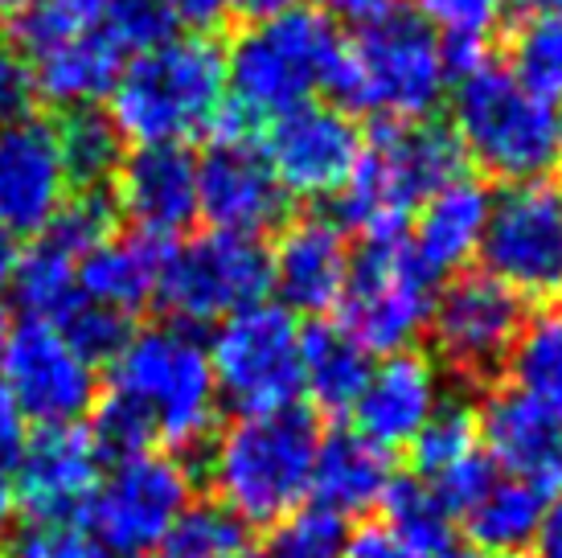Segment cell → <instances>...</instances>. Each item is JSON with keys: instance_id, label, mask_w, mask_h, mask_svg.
<instances>
[{"instance_id": "1", "label": "cell", "mask_w": 562, "mask_h": 558, "mask_svg": "<svg viewBox=\"0 0 562 558\" xmlns=\"http://www.w3.org/2000/svg\"><path fill=\"white\" fill-rule=\"evenodd\" d=\"M345 37L337 21L316 9H292L271 21H255L226 49V103L214 120V136L259 140L271 120L316 103L333 91Z\"/></svg>"}, {"instance_id": "2", "label": "cell", "mask_w": 562, "mask_h": 558, "mask_svg": "<svg viewBox=\"0 0 562 558\" xmlns=\"http://www.w3.org/2000/svg\"><path fill=\"white\" fill-rule=\"evenodd\" d=\"M452 82L443 33L415 9L391 4L378 16L358 21L345 42L333 78V99L341 111L378 115V124L431 120Z\"/></svg>"}, {"instance_id": "3", "label": "cell", "mask_w": 562, "mask_h": 558, "mask_svg": "<svg viewBox=\"0 0 562 558\" xmlns=\"http://www.w3.org/2000/svg\"><path fill=\"white\" fill-rule=\"evenodd\" d=\"M321 423L304 406L238 415L205 448V481L243 526H280L308 501Z\"/></svg>"}, {"instance_id": "4", "label": "cell", "mask_w": 562, "mask_h": 558, "mask_svg": "<svg viewBox=\"0 0 562 558\" xmlns=\"http://www.w3.org/2000/svg\"><path fill=\"white\" fill-rule=\"evenodd\" d=\"M226 103V54L205 33H172L124 63L111 120L132 144H189Z\"/></svg>"}, {"instance_id": "5", "label": "cell", "mask_w": 562, "mask_h": 558, "mask_svg": "<svg viewBox=\"0 0 562 558\" xmlns=\"http://www.w3.org/2000/svg\"><path fill=\"white\" fill-rule=\"evenodd\" d=\"M469 156L452 124L443 120H406L378 124L361 140V156L345 189L337 193V222L345 231L398 234L436 189L460 181Z\"/></svg>"}, {"instance_id": "6", "label": "cell", "mask_w": 562, "mask_h": 558, "mask_svg": "<svg viewBox=\"0 0 562 558\" xmlns=\"http://www.w3.org/2000/svg\"><path fill=\"white\" fill-rule=\"evenodd\" d=\"M452 132L476 169L497 181H533L562 165V111L505 63L481 58L456 75Z\"/></svg>"}, {"instance_id": "7", "label": "cell", "mask_w": 562, "mask_h": 558, "mask_svg": "<svg viewBox=\"0 0 562 558\" xmlns=\"http://www.w3.org/2000/svg\"><path fill=\"white\" fill-rule=\"evenodd\" d=\"M148 415L157 439L177 456L210 448L218 427V387L210 370V354L198 333L186 325L132 328V337L111 361V387Z\"/></svg>"}, {"instance_id": "8", "label": "cell", "mask_w": 562, "mask_h": 558, "mask_svg": "<svg viewBox=\"0 0 562 558\" xmlns=\"http://www.w3.org/2000/svg\"><path fill=\"white\" fill-rule=\"evenodd\" d=\"M436 283L427 267L415 259L406 234H370L349 259L341 288V321L337 325L366 354H398L427 333V316L436 304Z\"/></svg>"}, {"instance_id": "9", "label": "cell", "mask_w": 562, "mask_h": 558, "mask_svg": "<svg viewBox=\"0 0 562 558\" xmlns=\"http://www.w3.org/2000/svg\"><path fill=\"white\" fill-rule=\"evenodd\" d=\"M300 328L296 312L283 304H250V309L226 316L214 325L210 342V370L218 387V403L235 406L238 415H267L296 406L304 394V370H300Z\"/></svg>"}, {"instance_id": "10", "label": "cell", "mask_w": 562, "mask_h": 558, "mask_svg": "<svg viewBox=\"0 0 562 558\" xmlns=\"http://www.w3.org/2000/svg\"><path fill=\"white\" fill-rule=\"evenodd\" d=\"M271 292V259L259 238L202 231L165 250L157 300L172 325L202 328L263 304Z\"/></svg>"}, {"instance_id": "11", "label": "cell", "mask_w": 562, "mask_h": 558, "mask_svg": "<svg viewBox=\"0 0 562 558\" xmlns=\"http://www.w3.org/2000/svg\"><path fill=\"white\" fill-rule=\"evenodd\" d=\"M193 501V468L177 451H136L99 477L79 526L108 555L148 558Z\"/></svg>"}, {"instance_id": "12", "label": "cell", "mask_w": 562, "mask_h": 558, "mask_svg": "<svg viewBox=\"0 0 562 558\" xmlns=\"http://www.w3.org/2000/svg\"><path fill=\"white\" fill-rule=\"evenodd\" d=\"M526 321V300L514 288L488 271H456L427 316L431 361L469 387H497Z\"/></svg>"}, {"instance_id": "13", "label": "cell", "mask_w": 562, "mask_h": 558, "mask_svg": "<svg viewBox=\"0 0 562 558\" xmlns=\"http://www.w3.org/2000/svg\"><path fill=\"white\" fill-rule=\"evenodd\" d=\"M481 259L521 300L562 292V177L550 172L501 189L488 202Z\"/></svg>"}, {"instance_id": "14", "label": "cell", "mask_w": 562, "mask_h": 558, "mask_svg": "<svg viewBox=\"0 0 562 558\" xmlns=\"http://www.w3.org/2000/svg\"><path fill=\"white\" fill-rule=\"evenodd\" d=\"M0 387L16 406L21 423L54 427L79 423L99 399V373L58 325L30 321L16 325L0 354Z\"/></svg>"}, {"instance_id": "15", "label": "cell", "mask_w": 562, "mask_h": 558, "mask_svg": "<svg viewBox=\"0 0 562 558\" xmlns=\"http://www.w3.org/2000/svg\"><path fill=\"white\" fill-rule=\"evenodd\" d=\"M271 172L280 177L288 198H333L341 193L361 156V127L353 115L325 103H304L259 132Z\"/></svg>"}, {"instance_id": "16", "label": "cell", "mask_w": 562, "mask_h": 558, "mask_svg": "<svg viewBox=\"0 0 562 558\" xmlns=\"http://www.w3.org/2000/svg\"><path fill=\"white\" fill-rule=\"evenodd\" d=\"M288 189L267 165L259 140L214 136L198 160V217L210 231L263 238L288 217Z\"/></svg>"}, {"instance_id": "17", "label": "cell", "mask_w": 562, "mask_h": 558, "mask_svg": "<svg viewBox=\"0 0 562 558\" xmlns=\"http://www.w3.org/2000/svg\"><path fill=\"white\" fill-rule=\"evenodd\" d=\"M99 477L103 456L82 423L37 427L16 460V510L30 526H79Z\"/></svg>"}, {"instance_id": "18", "label": "cell", "mask_w": 562, "mask_h": 558, "mask_svg": "<svg viewBox=\"0 0 562 558\" xmlns=\"http://www.w3.org/2000/svg\"><path fill=\"white\" fill-rule=\"evenodd\" d=\"M111 198L132 231L169 247L198 222V156L186 144H136L111 177Z\"/></svg>"}, {"instance_id": "19", "label": "cell", "mask_w": 562, "mask_h": 558, "mask_svg": "<svg viewBox=\"0 0 562 558\" xmlns=\"http://www.w3.org/2000/svg\"><path fill=\"white\" fill-rule=\"evenodd\" d=\"M66 202L70 181L58 156L54 124L33 111L13 124H0V226L13 238H37Z\"/></svg>"}, {"instance_id": "20", "label": "cell", "mask_w": 562, "mask_h": 558, "mask_svg": "<svg viewBox=\"0 0 562 558\" xmlns=\"http://www.w3.org/2000/svg\"><path fill=\"white\" fill-rule=\"evenodd\" d=\"M267 259H271V292H280L283 309L321 316L337 309L353 250L337 217L304 214L283 222Z\"/></svg>"}, {"instance_id": "21", "label": "cell", "mask_w": 562, "mask_h": 558, "mask_svg": "<svg viewBox=\"0 0 562 558\" xmlns=\"http://www.w3.org/2000/svg\"><path fill=\"white\" fill-rule=\"evenodd\" d=\"M476 423L484 456L501 472L538 484L542 493L562 489V423L547 406L517 387H488Z\"/></svg>"}, {"instance_id": "22", "label": "cell", "mask_w": 562, "mask_h": 558, "mask_svg": "<svg viewBox=\"0 0 562 558\" xmlns=\"http://www.w3.org/2000/svg\"><path fill=\"white\" fill-rule=\"evenodd\" d=\"M443 403L439 394V366L419 349L386 354L382 366H370V378L361 387L349 415L358 423V435L382 451L411 448V439L423 432V423Z\"/></svg>"}, {"instance_id": "23", "label": "cell", "mask_w": 562, "mask_h": 558, "mask_svg": "<svg viewBox=\"0 0 562 558\" xmlns=\"http://www.w3.org/2000/svg\"><path fill=\"white\" fill-rule=\"evenodd\" d=\"M394 481L391 451H382L358 432L321 435V448L313 460V481H308V501L313 510H325L333 517H361L382 505V496Z\"/></svg>"}, {"instance_id": "24", "label": "cell", "mask_w": 562, "mask_h": 558, "mask_svg": "<svg viewBox=\"0 0 562 558\" xmlns=\"http://www.w3.org/2000/svg\"><path fill=\"white\" fill-rule=\"evenodd\" d=\"M488 193L472 177H460L452 186L436 189L415 214V226L406 234V243L415 250V259L427 267L431 279L456 276L481 250V234L488 222Z\"/></svg>"}, {"instance_id": "25", "label": "cell", "mask_w": 562, "mask_h": 558, "mask_svg": "<svg viewBox=\"0 0 562 558\" xmlns=\"http://www.w3.org/2000/svg\"><path fill=\"white\" fill-rule=\"evenodd\" d=\"M30 70L33 91H37V99H46L49 108H99L103 99H111L115 82H120L124 49L115 46L94 21L91 30H82L79 37H70L42 58H33Z\"/></svg>"}, {"instance_id": "26", "label": "cell", "mask_w": 562, "mask_h": 558, "mask_svg": "<svg viewBox=\"0 0 562 558\" xmlns=\"http://www.w3.org/2000/svg\"><path fill=\"white\" fill-rule=\"evenodd\" d=\"M165 250H169L165 243H153L136 231L103 238L79 259V300L136 316L157 300Z\"/></svg>"}, {"instance_id": "27", "label": "cell", "mask_w": 562, "mask_h": 558, "mask_svg": "<svg viewBox=\"0 0 562 558\" xmlns=\"http://www.w3.org/2000/svg\"><path fill=\"white\" fill-rule=\"evenodd\" d=\"M550 505V493H542L538 484L497 472L493 484L484 489L469 510L460 513L464 522V538L472 550L493 558H514L526 555L533 546V534L542 526V513Z\"/></svg>"}, {"instance_id": "28", "label": "cell", "mask_w": 562, "mask_h": 558, "mask_svg": "<svg viewBox=\"0 0 562 558\" xmlns=\"http://www.w3.org/2000/svg\"><path fill=\"white\" fill-rule=\"evenodd\" d=\"M300 370L304 394H313V403L325 415H345L370 378V354L337 321H316L313 328H304Z\"/></svg>"}, {"instance_id": "29", "label": "cell", "mask_w": 562, "mask_h": 558, "mask_svg": "<svg viewBox=\"0 0 562 558\" xmlns=\"http://www.w3.org/2000/svg\"><path fill=\"white\" fill-rule=\"evenodd\" d=\"M382 510H386L382 526L391 529L415 558H452L460 550L456 513L419 477H394L386 496H382Z\"/></svg>"}, {"instance_id": "30", "label": "cell", "mask_w": 562, "mask_h": 558, "mask_svg": "<svg viewBox=\"0 0 562 558\" xmlns=\"http://www.w3.org/2000/svg\"><path fill=\"white\" fill-rule=\"evenodd\" d=\"M54 140L63 156L66 181L75 193L82 189H108L120 160H124V136L108 111L99 108H70L58 111Z\"/></svg>"}, {"instance_id": "31", "label": "cell", "mask_w": 562, "mask_h": 558, "mask_svg": "<svg viewBox=\"0 0 562 558\" xmlns=\"http://www.w3.org/2000/svg\"><path fill=\"white\" fill-rule=\"evenodd\" d=\"M9 283H13L16 304L25 309L30 321L58 325L79 300V255L66 250L58 238L37 234V243L30 250H21Z\"/></svg>"}, {"instance_id": "32", "label": "cell", "mask_w": 562, "mask_h": 558, "mask_svg": "<svg viewBox=\"0 0 562 558\" xmlns=\"http://www.w3.org/2000/svg\"><path fill=\"white\" fill-rule=\"evenodd\" d=\"M505 370L514 373V387L521 394H530L562 423V312H542L526 321Z\"/></svg>"}, {"instance_id": "33", "label": "cell", "mask_w": 562, "mask_h": 558, "mask_svg": "<svg viewBox=\"0 0 562 558\" xmlns=\"http://www.w3.org/2000/svg\"><path fill=\"white\" fill-rule=\"evenodd\" d=\"M157 550L160 558H231L247 550V526L218 496H202L177 513Z\"/></svg>"}, {"instance_id": "34", "label": "cell", "mask_w": 562, "mask_h": 558, "mask_svg": "<svg viewBox=\"0 0 562 558\" xmlns=\"http://www.w3.org/2000/svg\"><path fill=\"white\" fill-rule=\"evenodd\" d=\"M472 451H481V423H476V406L464 399H443L436 415L423 423V432L411 439L415 477L423 481H436L439 472L469 460Z\"/></svg>"}, {"instance_id": "35", "label": "cell", "mask_w": 562, "mask_h": 558, "mask_svg": "<svg viewBox=\"0 0 562 558\" xmlns=\"http://www.w3.org/2000/svg\"><path fill=\"white\" fill-rule=\"evenodd\" d=\"M509 70L533 94L562 103V13H530L509 33Z\"/></svg>"}, {"instance_id": "36", "label": "cell", "mask_w": 562, "mask_h": 558, "mask_svg": "<svg viewBox=\"0 0 562 558\" xmlns=\"http://www.w3.org/2000/svg\"><path fill=\"white\" fill-rule=\"evenodd\" d=\"M345 538L349 529L341 517L325 510H296L280 526H271L267 550L259 558H341Z\"/></svg>"}, {"instance_id": "37", "label": "cell", "mask_w": 562, "mask_h": 558, "mask_svg": "<svg viewBox=\"0 0 562 558\" xmlns=\"http://www.w3.org/2000/svg\"><path fill=\"white\" fill-rule=\"evenodd\" d=\"M58 328H63L66 342L75 345L91 366H103V361H115V354L132 337V316L99 309L91 300H75V309L58 321Z\"/></svg>"}, {"instance_id": "38", "label": "cell", "mask_w": 562, "mask_h": 558, "mask_svg": "<svg viewBox=\"0 0 562 558\" xmlns=\"http://www.w3.org/2000/svg\"><path fill=\"white\" fill-rule=\"evenodd\" d=\"M99 30L124 54H140L172 37V21L160 0H108L99 13Z\"/></svg>"}, {"instance_id": "39", "label": "cell", "mask_w": 562, "mask_h": 558, "mask_svg": "<svg viewBox=\"0 0 562 558\" xmlns=\"http://www.w3.org/2000/svg\"><path fill=\"white\" fill-rule=\"evenodd\" d=\"M505 9L509 0H415V13L452 42H484V33L501 25Z\"/></svg>"}, {"instance_id": "40", "label": "cell", "mask_w": 562, "mask_h": 558, "mask_svg": "<svg viewBox=\"0 0 562 558\" xmlns=\"http://www.w3.org/2000/svg\"><path fill=\"white\" fill-rule=\"evenodd\" d=\"M9 558H111L82 526H30L16 534Z\"/></svg>"}, {"instance_id": "41", "label": "cell", "mask_w": 562, "mask_h": 558, "mask_svg": "<svg viewBox=\"0 0 562 558\" xmlns=\"http://www.w3.org/2000/svg\"><path fill=\"white\" fill-rule=\"evenodd\" d=\"M21 415L9 403V394L0 387V538L9 534L16 513V460H21Z\"/></svg>"}, {"instance_id": "42", "label": "cell", "mask_w": 562, "mask_h": 558, "mask_svg": "<svg viewBox=\"0 0 562 558\" xmlns=\"http://www.w3.org/2000/svg\"><path fill=\"white\" fill-rule=\"evenodd\" d=\"M33 99H37V91H33L30 58L9 42H0V124H13L21 115H30Z\"/></svg>"}, {"instance_id": "43", "label": "cell", "mask_w": 562, "mask_h": 558, "mask_svg": "<svg viewBox=\"0 0 562 558\" xmlns=\"http://www.w3.org/2000/svg\"><path fill=\"white\" fill-rule=\"evenodd\" d=\"M172 25H181L189 33H210L218 30L231 16V0H160Z\"/></svg>"}, {"instance_id": "44", "label": "cell", "mask_w": 562, "mask_h": 558, "mask_svg": "<svg viewBox=\"0 0 562 558\" xmlns=\"http://www.w3.org/2000/svg\"><path fill=\"white\" fill-rule=\"evenodd\" d=\"M341 558H415V555H411L382 522H366V526L353 529V534L345 538Z\"/></svg>"}, {"instance_id": "45", "label": "cell", "mask_w": 562, "mask_h": 558, "mask_svg": "<svg viewBox=\"0 0 562 558\" xmlns=\"http://www.w3.org/2000/svg\"><path fill=\"white\" fill-rule=\"evenodd\" d=\"M533 558H562V493L542 513V526L533 534Z\"/></svg>"}, {"instance_id": "46", "label": "cell", "mask_w": 562, "mask_h": 558, "mask_svg": "<svg viewBox=\"0 0 562 558\" xmlns=\"http://www.w3.org/2000/svg\"><path fill=\"white\" fill-rule=\"evenodd\" d=\"M292 9H304V0H231V13L243 16L247 25L283 16V13H292Z\"/></svg>"}, {"instance_id": "47", "label": "cell", "mask_w": 562, "mask_h": 558, "mask_svg": "<svg viewBox=\"0 0 562 558\" xmlns=\"http://www.w3.org/2000/svg\"><path fill=\"white\" fill-rule=\"evenodd\" d=\"M325 13L345 16V21H366V16H378L382 9H391L394 0H321Z\"/></svg>"}, {"instance_id": "48", "label": "cell", "mask_w": 562, "mask_h": 558, "mask_svg": "<svg viewBox=\"0 0 562 558\" xmlns=\"http://www.w3.org/2000/svg\"><path fill=\"white\" fill-rule=\"evenodd\" d=\"M49 4H58V9L75 16L79 25H94V21H99V13H103V4H108V0H49Z\"/></svg>"}, {"instance_id": "49", "label": "cell", "mask_w": 562, "mask_h": 558, "mask_svg": "<svg viewBox=\"0 0 562 558\" xmlns=\"http://www.w3.org/2000/svg\"><path fill=\"white\" fill-rule=\"evenodd\" d=\"M16 259H21V250H16V238L4 226H0V288L13 279V267H16Z\"/></svg>"}, {"instance_id": "50", "label": "cell", "mask_w": 562, "mask_h": 558, "mask_svg": "<svg viewBox=\"0 0 562 558\" xmlns=\"http://www.w3.org/2000/svg\"><path fill=\"white\" fill-rule=\"evenodd\" d=\"M530 13H562V0H521Z\"/></svg>"}, {"instance_id": "51", "label": "cell", "mask_w": 562, "mask_h": 558, "mask_svg": "<svg viewBox=\"0 0 562 558\" xmlns=\"http://www.w3.org/2000/svg\"><path fill=\"white\" fill-rule=\"evenodd\" d=\"M9 333H13V325H9V304L0 300V354H4V342H9Z\"/></svg>"}, {"instance_id": "52", "label": "cell", "mask_w": 562, "mask_h": 558, "mask_svg": "<svg viewBox=\"0 0 562 558\" xmlns=\"http://www.w3.org/2000/svg\"><path fill=\"white\" fill-rule=\"evenodd\" d=\"M25 0H0V16H9V13H16Z\"/></svg>"}, {"instance_id": "53", "label": "cell", "mask_w": 562, "mask_h": 558, "mask_svg": "<svg viewBox=\"0 0 562 558\" xmlns=\"http://www.w3.org/2000/svg\"><path fill=\"white\" fill-rule=\"evenodd\" d=\"M231 558H259V555H250V550H238V555H231Z\"/></svg>"}, {"instance_id": "54", "label": "cell", "mask_w": 562, "mask_h": 558, "mask_svg": "<svg viewBox=\"0 0 562 558\" xmlns=\"http://www.w3.org/2000/svg\"><path fill=\"white\" fill-rule=\"evenodd\" d=\"M452 558H476V555H469V550H456V555Z\"/></svg>"}, {"instance_id": "55", "label": "cell", "mask_w": 562, "mask_h": 558, "mask_svg": "<svg viewBox=\"0 0 562 558\" xmlns=\"http://www.w3.org/2000/svg\"><path fill=\"white\" fill-rule=\"evenodd\" d=\"M514 558H526V555H514Z\"/></svg>"}]
</instances>
